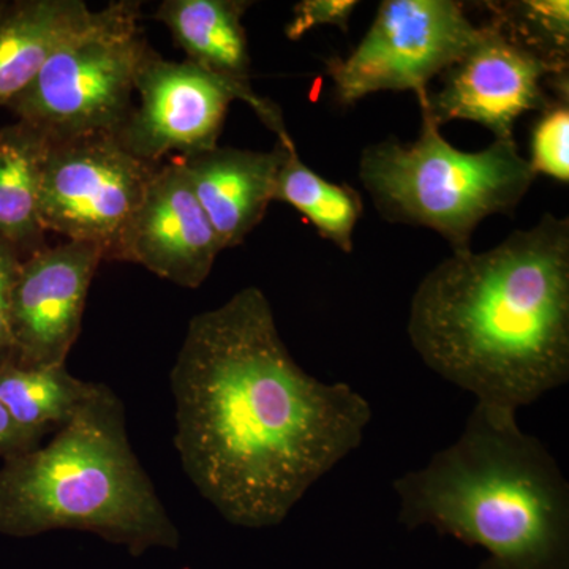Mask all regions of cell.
<instances>
[{
  "mask_svg": "<svg viewBox=\"0 0 569 569\" xmlns=\"http://www.w3.org/2000/svg\"><path fill=\"white\" fill-rule=\"evenodd\" d=\"M50 144L47 134L26 122L0 129V241L22 258L44 247L39 194Z\"/></svg>",
  "mask_w": 569,
  "mask_h": 569,
  "instance_id": "obj_16",
  "label": "cell"
},
{
  "mask_svg": "<svg viewBox=\"0 0 569 569\" xmlns=\"http://www.w3.org/2000/svg\"><path fill=\"white\" fill-rule=\"evenodd\" d=\"M51 530L91 531L133 553L179 545L130 445L121 399L107 385L50 443L0 467V535Z\"/></svg>",
  "mask_w": 569,
  "mask_h": 569,
  "instance_id": "obj_4",
  "label": "cell"
},
{
  "mask_svg": "<svg viewBox=\"0 0 569 569\" xmlns=\"http://www.w3.org/2000/svg\"><path fill=\"white\" fill-rule=\"evenodd\" d=\"M527 160L535 174L569 182V97H559L539 112Z\"/></svg>",
  "mask_w": 569,
  "mask_h": 569,
  "instance_id": "obj_20",
  "label": "cell"
},
{
  "mask_svg": "<svg viewBox=\"0 0 569 569\" xmlns=\"http://www.w3.org/2000/svg\"><path fill=\"white\" fill-rule=\"evenodd\" d=\"M411 346L478 403L516 411L569 381V219L542 213L486 250L452 252L411 298Z\"/></svg>",
  "mask_w": 569,
  "mask_h": 569,
  "instance_id": "obj_2",
  "label": "cell"
},
{
  "mask_svg": "<svg viewBox=\"0 0 569 569\" xmlns=\"http://www.w3.org/2000/svg\"><path fill=\"white\" fill-rule=\"evenodd\" d=\"M288 149L280 142L268 152L216 146L178 159L223 250L241 246L263 222Z\"/></svg>",
  "mask_w": 569,
  "mask_h": 569,
  "instance_id": "obj_13",
  "label": "cell"
},
{
  "mask_svg": "<svg viewBox=\"0 0 569 569\" xmlns=\"http://www.w3.org/2000/svg\"><path fill=\"white\" fill-rule=\"evenodd\" d=\"M489 24L553 69H569L568 0H515L481 3Z\"/></svg>",
  "mask_w": 569,
  "mask_h": 569,
  "instance_id": "obj_19",
  "label": "cell"
},
{
  "mask_svg": "<svg viewBox=\"0 0 569 569\" xmlns=\"http://www.w3.org/2000/svg\"><path fill=\"white\" fill-rule=\"evenodd\" d=\"M91 14L82 0L0 2V107H9L36 80Z\"/></svg>",
  "mask_w": 569,
  "mask_h": 569,
  "instance_id": "obj_14",
  "label": "cell"
},
{
  "mask_svg": "<svg viewBox=\"0 0 569 569\" xmlns=\"http://www.w3.org/2000/svg\"><path fill=\"white\" fill-rule=\"evenodd\" d=\"M151 50L141 3L111 2L92 10L7 108L52 142L116 134L133 110L138 73Z\"/></svg>",
  "mask_w": 569,
  "mask_h": 569,
  "instance_id": "obj_6",
  "label": "cell"
},
{
  "mask_svg": "<svg viewBox=\"0 0 569 569\" xmlns=\"http://www.w3.org/2000/svg\"><path fill=\"white\" fill-rule=\"evenodd\" d=\"M183 473L233 526L282 523L365 440L372 407L295 361L263 291L190 320L170 373Z\"/></svg>",
  "mask_w": 569,
  "mask_h": 569,
  "instance_id": "obj_1",
  "label": "cell"
},
{
  "mask_svg": "<svg viewBox=\"0 0 569 569\" xmlns=\"http://www.w3.org/2000/svg\"><path fill=\"white\" fill-rule=\"evenodd\" d=\"M44 436L24 429L11 418L9 410L0 402V458H18L41 447Z\"/></svg>",
  "mask_w": 569,
  "mask_h": 569,
  "instance_id": "obj_23",
  "label": "cell"
},
{
  "mask_svg": "<svg viewBox=\"0 0 569 569\" xmlns=\"http://www.w3.org/2000/svg\"><path fill=\"white\" fill-rule=\"evenodd\" d=\"M358 6L356 0H302L293 7V18L284 26V36L298 41L317 26H336L347 33Z\"/></svg>",
  "mask_w": 569,
  "mask_h": 569,
  "instance_id": "obj_21",
  "label": "cell"
},
{
  "mask_svg": "<svg viewBox=\"0 0 569 569\" xmlns=\"http://www.w3.org/2000/svg\"><path fill=\"white\" fill-rule=\"evenodd\" d=\"M22 261V254L13 246L0 241V366L13 358L10 309L14 280Z\"/></svg>",
  "mask_w": 569,
  "mask_h": 569,
  "instance_id": "obj_22",
  "label": "cell"
},
{
  "mask_svg": "<svg viewBox=\"0 0 569 569\" xmlns=\"http://www.w3.org/2000/svg\"><path fill=\"white\" fill-rule=\"evenodd\" d=\"M481 26V39L445 71L440 91L429 92L419 107L440 127L475 122L490 130L493 140H515L520 116L569 97L568 70L553 69L496 26Z\"/></svg>",
  "mask_w": 569,
  "mask_h": 569,
  "instance_id": "obj_10",
  "label": "cell"
},
{
  "mask_svg": "<svg viewBox=\"0 0 569 569\" xmlns=\"http://www.w3.org/2000/svg\"><path fill=\"white\" fill-rule=\"evenodd\" d=\"M482 26L456 0H383L372 26L346 58L326 61L337 102L351 107L370 93L411 91L427 102L429 82L481 39Z\"/></svg>",
  "mask_w": 569,
  "mask_h": 569,
  "instance_id": "obj_7",
  "label": "cell"
},
{
  "mask_svg": "<svg viewBox=\"0 0 569 569\" xmlns=\"http://www.w3.org/2000/svg\"><path fill=\"white\" fill-rule=\"evenodd\" d=\"M103 250L88 242L44 246L22 258L11 293V362L66 365L81 335L82 316Z\"/></svg>",
  "mask_w": 569,
  "mask_h": 569,
  "instance_id": "obj_11",
  "label": "cell"
},
{
  "mask_svg": "<svg viewBox=\"0 0 569 569\" xmlns=\"http://www.w3.org/2000/svg\"><path fill=\"white\" fill-rule=\"evenodd\" d=\"M359 179L383 219L429 228L460 252L482 220L515 212L537 174L516 140L460 151L422 112L417 141L389 138L362 151Z\"/></svg>",
  "mask_w": 569,
  "mask_h": 569,
  "instance_id": "obj_5",
  "label": "cell"
},
{
  "mask_svg": "<svg viewBox=\"0 0 569 569\" xmlns=\"http://www.w3.org/2000/svg\"><path fill=\"white\" fill-rule=\"evenodd\" d=\"M134 97L138 102L116 138L148 163L159 164L168 153H181L182 159L219 146L234 100L249 104L280 144L295 148L279 104L189 61H167L151 50L138 73Z\"/></svg>",
  "mask_w": 569,
  "mask_h": 569,
  "instance_id": "obj_8",
  "label": "cell"
},
{
  "mask_svg": "<svg viewBox=\"0 0 569 569\" xmlns=\"http://www.w3.org/2000/svg\"><path fill=\"white\" fill-rule=\"evenodd\" d=\"M157 167L132 156L116 134L51 141L41 171V227L99 246L112 260Z\"/></svg>",
  "mask_w": 569,
  "mask_h": 569,
  "instance_id": "obj_9",
  "label": "cell"
},
{
  "mask_svg": "<svg viewBox=\"0 0 569 569\" xmlns=\"http://www.w3.org/2000/svg\"><path fill=\"white\" fill-rule=\"evenodd\" d=\"M223 247L178 160L159 164L112 260L140 264L178 287L200 288Z\"/></svg>",
  "mask_w": 569,
  "mask_h": 569,
  "instance_id": "obj_12",
  "label": "cell"
},
{
  "mask_svg": "<svg viewBox=\"0 0 569 569\" xmlns=\"http://www.w3.org/2000/svg\"><path fill=\"white\" fill-rule=\"evenodd\" d=\"M99 387L71 376L66 365L0 366V402L18 425L44 437L77 417Z\"/></svg>",
  "mask_w": 569,
  "mask_h": 569,
  "instance_id": "obj_17",
  "label": "cell"
},
{
  "mask_svg": "<svg viewBox=\"0 0 569 569\" xmlns=\"http://www.w3.org/2000/svg\"><path fill=\"white\" fill-rule=\"evenodd\" d=\"M274 201L305 216L321 238L342 252H353L355 228L365 212L361 194L347 183L326 181L302 162L296 148L288 149L280 164Z\"/></svg>",
  "mask_w": 569,
  "mask_h": 569,
  "instance_id": "obj_18",
  "label": "cell"
},
{
  "mask_svg": "<svg viewBox=\"0 0 569 569\" xmlns=\"http://www.w3.org/2000/svg\"><path fill=\"white\" fill-rule=\"evenodd\" d=\"M247 0H163L156 20L170 31L186 61L242 89L250 84Z\"/></svg>",
  "mask_w": 569,
  "mask_h": 569,
  "instance_id": "obj_15",
  "label": "cell"
},
{
  "mask_svg": "<svg viewBox=\"0 0 569 569\" xmlns=\"http://www.w3.org/2000/svg\"><path fill=\"white\" fill-rule=\"evenodd\" d=\"M395 490L402 526L479 546V569H569L568 481L516 411L477 403L462 436Z\"/></svg>",
  "mask_w": 569,
  "mask_h": 569,
  "instance_id": "obj_3",
  "label": "cell"
}]
</instances>
